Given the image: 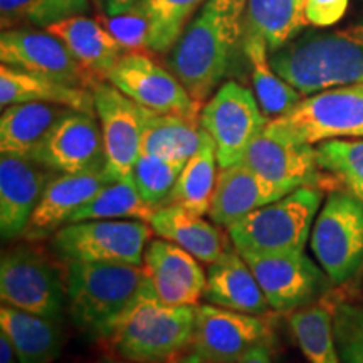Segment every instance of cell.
I'll list each match as a JSON object with an SVG mask.
<instances>
[{
	"label": "cell",
	"instance_id": "obj_25",
	"mask_svg": "<svg viewBox=\"0 0 363 363\" xmlns=\"http://www.w3.org/2000/svg\"><path fill=\"white\" fill-rule=\"evenodd\" d=\"M202 217L180 206H163L153 212L148 224L158 238L184 247L201 262L212 264L229 246L224 234Z\"/></svg>",
	"mask_w": 363,
	"mask_h": 363
},
{
	"label": "cell",
	"instance_id": "obj_29",
	"mask_svg": "<svg viewBox=\"0 0 363 363\" xmlns=\"http://www.w3.org/2000/svg\"><path fill=\"white\" fill-rule=\"evenodd\" d=\"M217 167L219 162L214 140L206 130H202L201 145L182 169L165 206H180L199 216L208 214L219 175Z\"/></svg>",
	"mask_w": 363,
	"mask_h": 363
},
{
	"label": "cell",
	"instance_id": "obj_44",
	"mask_svg": "<svg viewBox=\"0 0 363 363\" xmlns=\"http://www.w3.org/2000/svg\"><path fill=\"white\" fill-rule=\"evenodd\" d=\"M179 363H206V362H203V358L201 355H197V353L192 352V353H189V355L182 357Z\"/></svg>",
	"mask_w": 363,
	"mask_h": 363
},
{
	"label": "cell",
	"instance_id": "obj_41",
	"mask_svg": "<svg viewBox=\"0 0 363 363\" xmlns=\"http://www.w3.org/2000/svg\"><path fill=\"white\" fill-rule=\"evenodd\" d=\"M271 345H259V347L249 350L240 360L235 363H272Z\"/></svg>",
	"mask_w": 363,
	"mask_h": 363
},
{
	"label": "cell",
	"instance_id": "obj_20",
	"mask_svg": "<svg viewBox=\"0 0 363 363\" xmlns=\"http://www.w3.org/2000/svg\"><path fill=\"white\" fill-rule=\"evenodd\" d=\"M56 172L29 158H0V234L4 240L22 238L44 189Z\"/></svg>",
	"mask_w": 363,
	"mask_h": 363
},
{
	"label": "cell",
	"instance_id": "obj_8",
	"mask_svg": "<svg viewBox=\"0 0 363 363\" xmlns=\"http://www.w3.org/2000/svg\"><path fill=\"white\" fill-rule=\"evenodd\" d=\"M311 251L331 283L343 284L363 267V203L331 190L311 229Z\"/></svg>",
	"mask_w": 363,
	"mask_h": 363
},
{
	"label": "cell",
	"instance_id": "obj_27",
	"mask_svg": "<svg viewBox=\"0 0 363 363\" xmlns=\"http://www.w3.org/2000/svg\"><path fill=\"white\" fill-rule=\"evenodd\" d=\"M69 108L51 103H19L4 108L0 116V153L33 157L35 148Z\"/></svg>",
	"mask_w": 363,
	"mask_h": 363
},
{
	"label": "cell",
	"instance_id": "obj_2",
	"mask_svg": "<svg viewBox=\"0 0 363 363\" xmlns=\"http://www.w3.org/2000/svg\"><path fill=\"white\" fill-rule=\"evenodd\" d=\"M195 306H170L147 283L101 342L111 355L138 363L179 362L194 342Z\"/></svg>",
	"mask_w": 363,
	"mask_h": 363
},
{
	"label": "cell",
	"instance_id": "obj_16",
	"mask_svg": "<svg viewBox=\"0 0 363 363\" xmlns=\"http://www.w3.org/2000/svg\"><path fill=\"white\" fill-rule=\"evenodd\" d=\"M93 96L101 123L108 174L116 180L130 179L136 160L142 155V106L104 81L94 84Z\"/></svg>",
	"mask_w": 363,
	"mask_h": 363
},
{
	"label": "cell",
	"instance_id": "obj_35",
	"mask_svg": "<svg viewBox=\"0 0 363 363\" xmlns=\"http://www.w3.org/2000/svg\"><path fill=\"white\" fill-rule=\"evenodd\" d=\"M89 0H0L2 30L13 27H45L83 16Z\"/></svg>",
	"mask_w": 363,
	"mask_h": 363
},
{
	"label": "cell",
	"instance_id": "obj_34",
	"mask_svg": "<svg viewBox=\"0 0 363 363\" xmlns=\"http://www.w3.org/2000/svg\"><path fill=\"white\" fill-rule=\"evenodd\" d=\"M206 0H140L148 21V49L163 54L172 51L190 24L195 11Z\"/></svg>",
	"mask_w": 363,
	"mask_h": 363
},
{
	"label": "cell",
	"instance_id": "obj_23",
	"mask_svg": "<svg viewBox=\"0 0 363 363\" xmlns=\"http://www.w3.org/2000/svg\"><path fill=\"white\" fill-rule=\"evenodd\" d=\"M19 103H51L96 116L93 89L2 65L0 66V106L4 110Z\"/></svg>",
	"mask_w": 363,
	"mask_h": 363
},
{
	"label": "cell",
	"instance_id": "obj_32",
	"mask_svg": "<svg viewBox=\"0 0 363 363\" xmlns=\"http://www.w3.org/2000/svg\"><path fill=\"white\" fill-rule=\"evenodd\" d=\"M155 208L150 207L131 179L115 180L103 187L88 203L67 220V224L86 220L128 219L150 222Z\"/></svg>",
	"mask_w": 363,
	"mask_h": 363
},
{
	"label": "cell",
	"instance_id": "obj_1",
	"mask_svg": "<svg viewBox=\"0 0 363 363\" xmlns=\"http://www.w3.org/2000/svg\"><path fill=\"white\" fill-rule=\"evenodd\" d=\"M246 7L247 0H206L167 57L170 71L202 106L242 45Z\"/></svg>",
	"mask_w": 363,
	"mask_h": 363
},
{
	"label": "cell",
	"instance_id": "obj_39",
	"mask_svg": "<svg viewBox=\"0 0 363 363\" xmlns=\"http://www.w3.org/2000/svg\"><path fill=\"white\" fill-rule=\"evenodd\" d=\"M106 29L123 45L126 52H140L143 48L148 49V21L140 4L130 11L108 17Z\"/></svg>",
	"mask_w": 363,
	"mask_h": 363
},
{
	"label": "cell",
	"instance_id": "obj_14",
	"mask_svg": "<svg viewBox=\"0 0 363 363\" xmlns=\"http://www.w3.org/2000/svg\"><path fill=\"white\" fill-rule=\"evenodd\" d=\"M242 162L283 197L301 187L321 189L328 184L331 190L338 189L335 180L318 165L313 145L289 142L266 131L249 145Z\"/></svg>",
	"mask_w": 363,
	"mask_h": 363
},
{
	"label": "cell",
	"instance_id": "obj_46",
	"mask_svg": "<svg viewBox=\"0 0 363 363\" xmlns=\"http://www.w3.org/2000/svg\"><path fill=\"white\" fill-rule=\"evenodd\" d=\"M94 4H96L98 7H101V6H104V0H93Z\"/></svg>",
	"mask_w": 363,
	"mask_h": 363
},
{
	"label": "cell",
	"instance_id": "obj_24",
	"mask_svg": "<svg viewBox=\"0 0 363 363\" xmlns=\"http://www.w3.org/2000/svg\"><path fill=\"white\" fill-rule=\"evenodd\" d=\"M0 331L11 340L21 363H52L65 347V321L33 315L17 308H0Z\"/></svg>",
	"mask_w": 363,
	"mask_h": 363
},
{
	"label": "cell",
	"instance_id": "obj_21",
	"mask_svg": "<svg viewBox=\"0 0 363 363\" xmlns=\"http://www.w3.org/2000/svg\"><path fill=\"white\" fill-rule=\"evenodd\" d=\"M203 299L249 315H264L271 308L251 266L235 247H227L219 259L208 264Z\"/></svg>",
	"mask_w": 363,
	"mask_h": 363
},
{
	"label": "cell",
	"instance_id": "obj_12",
	"mask_svg": "<svg viewBox=\"0 0 363 363\" xmlns=\"http://www.w3.org/2000/svg\"><path fill=\"white\" fill-rule=\"evenodd\" d=\"M104 81L147 110L174 113L190 120L201 118L202 104L190 96L174 72L157 65L147 54L125 52L106 72Z\"/></svg>",
	"mask_w": 363,
	"mask_h": 363
},
{
	"label": "cell",
	"instance_id": "obj_38",
	"mask_svg": "<svg viewBox=\"0 0 363 363\" xmlns=\"http://www.w3.org/2000/svg\"><path fill=\"white\" fill-rule=\"evenodd\" d=\"M333 331L342 363H363V308L352 303L335 306Z\"/></svg>",
	"mask_w": 363,
	"mask_h": 363
},
{
	"label": "cell",
	"instance_id": "obj_43",
	"mask_svg": "<svg viewBox=\"0 0 363 363\" xmlns=\"http://www.w3.org/2000/svg\"><path fill=\"white\" fill-rule=\"evenodd\" d=\"M136 4H140V0H104L103 7L108 16H116V13L130 11Z\"/></svg>",
	"mask_w": 363,
	"mask_h": 363
},
{
	"label": "cell",
	"instance_id": "obj_22",
	"mask_svg": "<svg viewBox=\"0 0 363 363\" xmlns=\"http://www.w3.org/2000/svg\"><path fill=\"white\" fill-rule=\"evenodd\" d=\"M283 197L244 162L220 169L208 217L219 227H230L252 211Z\"/></svg>",
	"mask_w": 363,
	"mask_h": 363
},
{
	"label": "cell",
	"instance_id": "obj_42",
	"mask_svg": "<svg viewBox=\"0 0 363 363\" xmlns=\"http://www.w3.org/2000/svg\"><path fill=\"white\" fill-rule=\"evenodd\" d=\"M0 363H21L16 350H13L11 340L6 333L0 331Z\"/></svg>",
	"mask_w": 363,
	"mask_h": 363
},
{
	"label": "cell",
	"instance_id": "obj_19",
	"mask_svg": "<svg viewBox=\"0 0 363 363\" xmlns=\"http://www.w3.org/2000/svg\"><path fill=\"white\" fill-rule=\"evenodd\" d=\"M115 180L106 169L86 174H54L35 206L22 239L39 242L52 238L84 203Z\"/></svg>",
	"mask_w": 363,
	"mask_h": 363
},
{
	"label": "cell",
	"instance_id": "obj_36",
	"mask_svg": "<svg viewBox=\"0 0 363 363\" xmlns=\"http://www.w3.org/2000/svg\"><path fill=\"white\" fill-rule=\"evenodd\" d=\"M316 160L338 189L347 190L363 203V138L318 143Z\"/></svg>",
	"mask_w": 363,
	"mask_h": 363
},
{
	"label": "cell",
	"instance_id": "obj_4",
	"mask_svg": "<svg viewBox=\"0 0 363 363\" xmlns=\"http://www.w3.org/2000/svg\"><path fill=\"white\" fill-rule=\"evenodd\" d=\"M145 283L143 266L67 262V313L72 323L88 338L101 342Z\"/></svg>",
	"mask_w": 363,
	"mask_h": 363
},
{
	"label": "cell",
	"instance_id": "obj_45",
	"mask_svg": "<svg viewBox=\"0 0 363 363\" xmlns=\"http://www.w3.org/2000/svg\"><path fill=\"white\" fill-rule=\"evenodd\" d=\"M96 363H138V362H128V360H123V358H118V357H103V358H99ZM169 363H179V362H169Z\"/></svg>",
	"mask_w": 363,
	"mask_h": 363
},
{
	"label": "cell",
	"instance_id": "obj_31",
	"mask_svg": "<svg viewBox=\"0 0 363 363\" xmlns=\"http://www.w3.org/2000/svg\"><path fill=\"white\" fill-rule=\"evenodd\" d=\"M306 0H247L244 33L261 35L269 54L296 39L308 24Z\"/></svg>",
	"mask_w": 363,
	"mask_h": 363
},
{
	"label": "cell",
	"instance_id": "obj_17",
	"mask_svg": "<svg viewBox=\"0 0 363 363\" xmlns=\"http://www.w3.org/2000/svg\"><path fill=\"white\" fill-rule=\"evenodd\" d=\"M30 160L56 174L106 169L103 133L96 116L69 110L45 135Z\"/></svg>",
	"mask_w": 363,
	"mask_h": 363
},
{
	"label": "cell",
	"instance_id": "obj_13",
	"mask_svg": "<svg viewBox=\"0 0 363 363\" xmlns=\"http://www.w3.org/2000/svg\"><path fill=\"white\" fill-rule=\"evenodd\" d=\"M259 345H274L271 326L262 318L211 303L195 306L192 348L206 363H235Z\"/></svg>",
	"mask_w": 363,
	"mask_h": 363
},
{
	"label": "cell",
	"instance_id": "obj_7",
	"mask_svg": "<svg viewBox=\"0 0 363 363\" xmlns=\"http://www.w3.org/2000/svg\"><path fill=\"white\" fill-rule=\"evenodd\" d=\"M0 298L7 306L65 321L66 276L40 249L22 244L2 254Z\"/></svg>",
	"mask_w": 363,
	"mask_h": 363
},
{
	"label": "cell",
	"instance_id": "obj_33",
	"mask_svg": "<svg viewBox=\"0 0 363 363\" xmlns=\"http://www.w3.org/2000/svg\"><path fill=\"white\" fill-rule=\"evenodd\" d=\"M289 326L310 363H342L333 331V310L310 305L291 313Z\"/></svg>",
	"mask_w": 363,
	"mask_h": 363
},
{
	"label": "cell",
	"instance_id": "obj_15",
	"mask_svg": "<svg viewBox=\"0 0 363 363\" xmlns=\"http://www.w3.org/2000/svg\"><path fill=\"white\" fill-rule=\"evenodd\" d=\"M0 61L16 69L35 72L62 83L93 89L99 78L76 61L61 39L48 30L13 27L0 35Z\"/></svg>",
	"mask_w": 363,
	"mask_h": 363
},
{
	"label": "cell",
	"instance_id": "obj_26",
	"mask_svg": "<svg viewBox=\"0 0 363 363\" xmlns=\"http://www.w3.org/2000/svg\"><path fill=\"white\" fill-rule=\"evenodd\" d=\"M45 30L61 39L76 61L96 78L104 79L106 72L126 52L106 27L84 16L61 21Z\"/></svg>",
	"mask_w": 363,
	"mask_h": 363
},
{
	"label": "cell",
	"instance_id": "obj_9",
	"mask_svg": "<svg viewBox=\"0 0 363 363\" xmlns=\"http://www.w3.org/2000/svg\"><path fill=\"white\" fill-rule=\"evenodd\" d=\"M152 227L143 220L113 219L66 224L51 238V249L59 259L71 262L143 264V254Z\"/></svg>",
	"mask_w": 363,
	"mask_h": 363
},
{
	"label": "cell",
	"instance_id": "obj_5",
	"mask_svg": "<svg viewBox=\"0 0 363 363\" xmlns=\"http://www.w3.org/2000/svg\"><path fill=\"white\" fill-rule=\"evenodd\" d=\"M323 201L321 189L301 187L227 227L239 252L303 251Z\"/></svg>",
	"mask_w": 363,
	"mask_h": 363
},
{
	"label": "cell",
	"instance_id": "obj_3",
	"mask_svg": "<svg viewBox=\"0 0 363 363\" xmlns=\"http://www.w3.org/2000/svg\"><path fill=\"white\" fill-rule=\"evenodd\" d=\"M272 69L303 96L363 84V21L330 33L298 35L269 54Z\"/></svg>",
	"mask_w": 363,
	"mask_h": 363
},
{
	"label": "cell",
	"instance_id": "obj_11",
	"mask_svg": "<svg viewBox=\"0 0 363 363\" xmlns=\"http://www.w3.org/2000/svg\"><path fill=\"white\" fill-rule=\"evenodd\" d=\"M259 281L272 310L293 313L328 291L331 279L303 251L240 252Z\"/></svg>",
	"mask_w": 363,
	"mask_h": 363
},
{
	"label": "cell",
	"instance_id": "obj_18",
	"mask_svg": "<svg viewBox=\"0 0 363 363\" xmlns=\"http://www.w3.org/2000/svg\"><path fill=\"white\" fill-rule=\"evenodd\" d=\"M142 266L157 298L165 305L197 306L203 298L207 272L201 261L170 240H150Z\"/></svg>",
	"mask_w": 363,
	"mask_h": 363
},
{
	"label": "cell",
	"instance_id": "obj_10",
	"mask_svg": "<svg viewBox=\"0 0 363 363\" xmlns=\"http://www.w3.org/2000/svg\"><path fill=\"white\" fill-rule=\"evenodd\" d=\"M267 121L256 94L235 81L219 86L199 118L202 130L214 140L220 169L242 162L249 145L264 131Z\"/></svg>",
	"mask_w": 363,
	"mask_h": 363
},
{
	"label": "cell",
	"instance_id": "obj_6",
	"mask_svg": "<svg viewBox=\"0 0 363 363\" xmlns=\"http://www.w3.org/2000/svg\"><path fill=\"white\" fill-rule=\"evenodd\" d=\"M264 131L306 145L363 138V84L338 86L303 96L288 113L267 121Z\"/></svg>",
	"mask_w": 363,
	"mask_h": 363
},
{
	"label": "cell",
	"instance_id": "obj_37",
	"mask_svg": "<svg viewBox=\"0 0 363 363\" xmlns=\"http://www.w3.org/2000/svg\"><path fill=\"white\" fill-rule=\"evenodd\" d=\"M184 165V162L167 160V158L142 153L131 170L130 179L133 180L143 201L157 211L169 201L172 189Z\"/></svg>",
	"mask_w": 363,
	"mask_h": 363
},
{
	"label": "cell",
	"instance_id": "obj_40",
	"mask_svg": "<svg viewBox=\"0 0 363 363\" xmlns=\"http://www.w3.org/2000/svg\"><path fill=\"white\" fill-rule=\"evenodd\" d=\"M350 0H306L305 13L308 24L331 27L338 24L348 11Z\"/></svg>",
	"mask_w": 363,
	"mask_h": 363
},
{
	"label": "cell",
	"instance_id": "obj_28",
	"mask_svg": "<svg viewBox=\"0 0 363 363\" xmlns=\"http://www.w3.org/2000/svg\"><path fill=\"white\" fill-rule=\"evenodd\" d=\"M143 142L142 153L187 163L201 145L202 128L199 120L157 113L142 106Z\"/></svg>",
	"mask_w": 363,
	"mask_h": 363
},
{
	"label": "cell",
	"instance_id": "obj_30",
	"mask_svg": "<svg viewBox=\"0 0 363 363\" xmlns=\"http://www.w3.org/2000/svg\"><path fill=\"white\" fill-rule=\"evenodd\" d=\"M242 52L251 67V79L257 103L269 120L284 115L301 101L303 94L272 69L269 49L261 35L244 33Z\"/></svg>",
	"mask_w": 363,
	"mask_h": 363
}]
</instances>
